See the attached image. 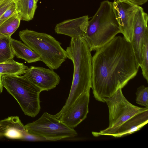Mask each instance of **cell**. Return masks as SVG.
Segmentation results:
<instances>
[{"label":"cell","instance_id":"9","mask_svg":"<svg viewBox=\"0 0 148 148\" xmlns=\"http://www.w3.org/2000/svg\"><path fill=\"white\" fill-rule=\"evenodd\" d=\"M148 20L147 14L142 7L138 6L135 16L132 38L130 43L139 66L143 60L145 37L148 32Z\"/></svg>","mask_w":148,"mask_h":148},{"label":"cell","instance_id":"19","mask_svg":"<svg viewBox=\"0 0 148 148\" xmlns=\"http://www.w3.org/2000/svg\"><path fill=\"white\" fill-rule=\"evenodd\" d=\"M10 38L0 39V63L13 59L15 56L11 47Z\"/></svg>","mask_w":148,"mask_h":148},{"label":"cell","instance_id":"20","mask_svg":"<svg viewBox=\"0 0 148 148\" xmlns=\"http://www.w3.org/2000/svg\"><path fill=\"white\" fill-rule=\"evenodd\" d=\"M144 78L148 83V32L145 35L143 52L142 61L140 65Z\"/></svg>","mask_w":148,"mask_h":148},{"label":"cell","instance_id":"18","mask_svg":"<svg viewBox=\"0 0 148 148\" xmlns=\"http://www.w3.org/2000/svg\"><path fill=\"white\" fill-rule=\"evenodd\" d=\"M21 18L17 11L0 25V39L11 37L18 28Z\"/></svg>","mask_w":148,"mask_h":148},{"label":"cell","instance_id":"1","mask_svg":"<svg viewBox=\"0 0 148 148\" xmlns=\"http://www.w3.org/2000/svg\"><path fill=\"white\" fill-rule=\"evenodd\" d=\"M92 57L91 88L98 101L112 96L136 75L140 66L131 43L115 36Z\"/></svg>","mask_w":148,"mask_h":148},{"label":"cell","instance_id":"26","mask_svg":"<svg viewBox=\"0 0 148 148\" xmlns=\"http://www.w3.org/2000/svg\"><path fill=\"white\" fill-rule=\"evenodd\" d=\"M1 75H0V94L1 93L3 90V85L2 83Z\"/></svg>","mask_w":148,"mask_h":148},{"label":"cell","instance_id":"4","mask_svg":"<svg viewBox=\"0 0 148 148\" xmlns=\"http://www.w3.org/2000/svg\"><path fill=\"white\" fill-rule=\"evenodd\" d=\"M19 36L23 43L51 69H57L67 58L66 50L61 44L50 35L25 29L20 31Z\"/></svg>","mask_w":148,"mask_h":148},{"label":"cell","instance_id":"5","mask_svg":"<svg viewBox=\"0 0 148 148\" xmlns=\"http://www.w3.org/2000/svg\"><path fill=\"white\" fill-rule=\"evenodd\" d=\"M1 78L3 87L16 100L24 114L32 117L36 116L41 108V90L24 75H2Z\"/></svg>","mask_w":148,"mask_h":148},{"label":"cell","instance_id":"7","mask_svg":"<svg viewBox=\"0 0 148 148\" xmlns=\"http://www.w3.org/2000/svg\"><path fill=\"white\" fill-rule=\"evenodd\" d=\"M122 89L119 88L112 96L103 99L109 110L108 128L118 127L135 115L148 110L147 107H140L131 103L124 97Z\"/></svg>","mask_w":148,"mask_h":148},{"label":"cell","instance_id":"25","mask_svg":"<svg viewBox=\"0 0 148 148\" xmlns=\"http://www.w3.org/2000/svg\"><path fill=\"white\" fill-rule=\"evenodd\" d=\"M138 6L142 5L146 3L148 0H128Z\"/></svg>","mask_w":148,"mask_h":148},{"label":"cell","instance_id":"3","mask_svg":"<svg viewBox=\"0 0 148 148\" xmlns=\"http://www.w3.org/2000/svg\"><path fill=\"white\" fill-rule=\"evenodd\" d=\"M121 33L113 8V3L102 1L97 11L88 21L83 38L91 51L103 46Z\"/></svg>","mask_w":148,"mask_h":148},{"label":"cell","instance_id":"15","mask_svg":"<svg viewBox=\"0 0 148 148\" xmlns=\"http://www.w3.org/2000/svg\"><path fill=\"white\" fill-rule=\"evenodd\" d=\"M10 42L12 51L17 58L23 59L29 63L41 61L39 56L24 43L11 37Z\"/></svg>","mask_w":148,"mask_h":148},{"label":"cell","instance_id":"8","mask_svg":"<svg viewBox=\"0 0 148 148\" xmlns=\"http://www.w3.org/2000/svg\"><path fill=\"white\" fill-rule=\"evenodd\" d=\"M138 6L128 0H116L113 8L121 33L131 42L132 38L134 21Z\"/></svg>","mask_w":148,"mask_h":148},{"label":"cell","instance_id":"16","mask_svg":"<svg viewBox=\"0 0 148 148\" xmlns=\"http://www.w3.org/2000/svg\"><path fill=\"white\" fill-rule=\"evenodd\" d=\"M16 11L21 20L28 21L34 18L37 3L34 0H14Z\"/></svg>","mask_w":148,"mask_h":148},{"label":"cell","instance_id":"13","mask_svg":"<svg viewBox=\"0 0 148 148\" xmlns=\"http://www.w3.org/2000/svg\"><path fill=\"white\" fill-rule=\"evenodd\" d=\"M88 21V15L67 20L57 24L54 30L58 34L67 36L71 38L83 37L86 32Z\"/></svg>","mask_w":148,"mask_h":148},{"label":"cell","instance_id":"27","mask_svg":"<svg viewBox=\"0 0 148 148\" xmlns=\"http://www.w3.org/2000/svg\"><path fill=\"white\" fill-rule=\"evenodd\" d=\"M2 0H0V1H1Z\"/></svg>","mask_w":148,"mask_h":148},{"label":"cell","instance_id":"14","mask_svg":"<svg viewBox=\"0 0 148 148\" xmlns=\"http://www.w3.org/2000/svg\"><path fill=\"white\" fill-rule=\"evenodd\" d=\"M27 132L18 116H11L0 120V137L22 139Z\"/></svg>","mask_w":148,"mask_h":148},{"label":"cell","instance_id":"17","mask_svg":"<svg viewBox=\"0 0 148 148\" xmlns=\"http://www.w3.org/2000/svg\"><path fill=\"white\" fill-rule=\"evenodd\" d=\"M29 67L14 59L0 63V75H18L25 74Z\"/></svg>","mask_w":148,"mask_h":148},{"label":"cell","instance_id":"22","mask_svg":"<svg viewBox=\"0 0 148 148\" xmlns=\"http://www.w3.org/2000/svg\"><path fill=\"white\" fill-rule=\"evenodd\" d=\"M16 11V7L14 2L12 5L0 17V25Z\"/></svg>","mask_w":148,"mask_h":148},{"label":"cell","instance_id":"21","mask_svg":"<svg viewBox=\"0 0 148 148\" xmlns=\"http://www.w3.org/2000/svg\"><path fill=\"white\" fill-rule=\"evenodd\" d=\"M136 103L148 108V87L142 85L138 87L136 93Z\"/></svg>","mask_w":148,"mask_h":148},{"label":"cell","instance_id":"24","mask_svg":"<svg viewBox=\"0 0 148 148\" xmlns=\"http://www.w3.org/2000/svg\"><path fill=\"white\" fill-rule=\"evenodd\" d=\"M22 140L32 141H47L44 138L31 134L28 132L24 135Z\"/></svg>","mask_w":148,"mask_h":148},{"label":"cell","instance_id":"23","mask_svg":"<svg viewBox=\"0 0 148 148\" xmlns=\"http://www.w3.org/2000/svg\"><path fill=\"white\" fill-rule=\"evenodd\" d=\"M14 2V0H2L0 1V17Z\"/></svg>","mask_w":148,"mask_h":148},{"label":"cell","instance_id":"11","mask_svg":"<svg viewBox=\"0 0 148 148\" xmlns=\"http://www.w3.org/2000/svg\"><path fill=\"white\" fill-rule=\"evenodd\" d=\"M24 75L41 91L55 88L60 80V77L53 70L40 66H31Z\"/></svg>","mask_w":148,"mask_h":148},{"label":"cell","instance_id":"6","mask_svg":"<svg viewBox=\"0 0 148 148\" xmlns=\"http://www.w3.org/2000/svg\"><path fill=\"white\" fill-rule=\"evenodd\" d=\"M27 132L45 138L47 141H56L77 135L76 131L61 122L54 115L45 112L38 119L25 125Z\"/></svg>","mask_w":148,"mask_h":148},{"label":"cell","instance_id":"12","mask_svg":"<svg viewBox=\"0 0 148 148\" xmlns=\"http://www.w3.org/2000/svg\"><path fill=\"white\" fill-rule=\"evenodd\" d=\"M90 91L81 94L68 110L59 119L69 127L74 129L86 119L89 112Z\"/></svg>","mask_w":148,"mask_h":148},{"label":"cell","instance_id":"2","mask_svg":"<svg viewBox=\"0 0 148 148\" xmlns=\"http://www.w3.org/2000/svg\"><path fill=\"white\" fill-rule=\"evenodd\" d=\"M66 51L67 58L73 63V73L69 96L58 112L59 115L65 113L81 94L90 91L91 88L92 56L83 37L71 38Z\"/></svg>","mask_w":148,"mask_h":148},{"label":"cell","instance_id":"10","mask_svg":"<svg viewBox=\"0 0 148 148\" xmlns=\"http://www.w3.org/2000/svg\"><path fill=\"white\" fill-rule=\"evenodd\" d=\"M148 122V110L137 114L119 126L114 128H107L99 132H92L95 137L110 136L115 138L123 136L140 130Z\"/></svg>","mask_w":148,"mask_h":148}]
</instances>
